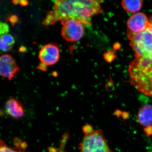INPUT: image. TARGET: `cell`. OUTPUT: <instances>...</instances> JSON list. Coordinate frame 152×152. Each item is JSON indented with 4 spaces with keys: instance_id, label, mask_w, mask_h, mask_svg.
Returning <instances> with one entry per match:
<instances>
[{
    "instance_id": "cell-1",
    "label": "cell",
    "mask_w": 152,
    "mask_h": 152,
    "mask_svg": "<svg viewBox=\"0 0 152 152\" xmlns=\"http://www.w3.org/2000/svg\"><path fill=\"white\" fill-rule=\"evenodd\" d=\"M101 1L58 0L54 1V7L48 11L43 23L50 26L57 22L67 20L79 21L88 27L91 25V18L103 12Z\"/></svg>"
},
{
    "instance_id": "cell-13",
    "label": "cell",
    "mask_w": 152,
    "mask_h": 152,
    "mask_svg": "<svg viewBox=\"0 0 152 152\" xmlns=\"http://www.w3.org/2000/svg\"><path fill=\"white\" fill-rule=\"evenodd\" d=\"M69 139V135L68 133L65 132L62 137L60 142V145L58 148L54 147H50L48 148L49 152H65V149L68 140Z\"/></svg>"
},
{
    "instance_id": "cell-15",
    "label": "cell",
    "mask_w": 152,
    "mask_h": 152,
    "mask_svg": "<svg viewBox=\"0 0 152 152\" xmlns=\"http://www.w3.org/2000/svg\"><path fill=\"white\" fill-rule=\"evenodd\" d=\"M10 31L8 25L0 21V36L7 34Z\"/></svg>"
},
{
    "instance_id": "cell-7",
    "label": "cell",
    "mask_w": 152,
    "mask_h": 152,
    "mask_svg": "<svg viewBox=\"0 0 152 152\" xmlns=\"http://www.w3.org/2000/svg\"><path fill=\"white\" fill-rule=\"evenodd\" d=\"M20 71L15 59L10 55L0 56V75L11 80Z\"/></svg>"
},
{
    "instance_id": "cell-6",
    "label": "cell",
    "mask_w": 152,
    "mask_h": 152,
    "mask_svg": "<svg viewBox=\"0 0 152 152\" xmlns=\"http://www.w3.org/2000/svg\"><path fill=\"white\" fill-rule=\"evenodd\" d=\"M60 56V47L51 43L44 45L39 52V58L43 64L51 66L58 62Z\"/></svg>"
},
{
    "instance_id": "cell-10",
    "label": "cell",
    "mask_w": 152,
    "mask_h": 152,
    "mask_svg": "<svg viewBox=\"0 0 152 152\" xmlns=\"http://www.w3.org/2000/svg\"><path fill=\"white\" fill-rule=\"evenodd\" d=\"M139 122L144 126L149 127L152 125V106L146 104L139 110L138 114Z\"/></svg>"
},
{
    "instance_id": "cell-4",
    "label": "cell",
    "mask_w": 152,
    "mask_h": 152,
    "mask_svg": "<svg viewBox=\"0 0 152 152\" xmlns=\"http://www.w3.org/2000/svg\"><path fill=\"white\" fill-rule=\"evenodd\" d=\"M127 35L135 58L152 60V25L141 32L134 34L127 30Z\"/></svg>"
},
{
    "instance_id": "cell-17",
    "label": "cell",
    "mask_w": 152,
    "mask_h": 152,
    "mask_svg": "<svg viewBox=\"0 0 152 152\" xmlns=\"http://www.w3.org/2000/svg\"><path fill=\"white\" fill-rule=\"evenodd\" d=\"M18 4L23 7H25L27 5L28 2L26 1H18Z\"/></svg>"
},
{
    "instance_id": "cell-9",
    "label": "cell",
    "mask_w": 152,
    "mask_h": 152,
    "mask_svg": "<svg viewBox=\"0 0 152 152\" xmlns=\"http://www.w3.org/2000/svg\"><path fill=\"white\" fill-rule=\"evenodd\" d=\"M5 109L9 115L16 118H21L24 115V109L23 105L15 98H10L7 101Z\"/></svg>"
},
{
    "instance_id": "cell-5",
    "label": "cell",
    "mask_w": 152,
    "mask_h": 152,
    "mask_svg": "<svg viewBox=\"0 0 152 152\" xmlns=\"http://www.w3.org/2000/svg\"><path fill=\"white\" fill-rule=\"evenodd\" d=\"M63 27L61 35L66 41L70 42L80 40L84 34V26L79 21L67 20L61 22Z\"/></svg>"
},
{
    "instance_id": "cell-16",
    "label": "cell",
    "mask_w": 152,
    "mask_h": 152,
    "mask_svg": "<svg viewBox=\"0 0 152 152\" xmlns=\"http://www.w3.org/2000/svg\"><path fill=\"white\" fill-rule=\"evenodd\" d=\"M7 21L10 22L12 26L18 23V17L15 15L10 16V17H8L7 19Z\"/></svg>"
},
{
    "instance_id": "cell-18",
    "label": "cell",
    "mask_w": 152,
    "mask_h": 152,
    "mask_svg": "<svg viewBox=\"0 0 152 152\" xmlns=\"http://www.w3.org/2000/svg\"><path fill=\"white\" fill-rule=\"evenodd\" d=\"M149 21L150 23H151V24L152 25V15L151 16V17H150L149 18Z\"/></svg>"
},
{
    "instance_id": "cell-3",
    "label": "cell",
    "mask_w": 152,
    "mask_h": 152,
    "mask_svg": "<svg viewBox=\"0 0 152 152\" xmlns=\"http://www.w3.org/2000/svg\"><path fill=\"white\" fill-rule=\"evenodd\" d=\"M84 136L79 145L80 152H113L105 138L101 130H94L91 125L83 128Z\"/></svg>"
},
{
    "instance_id": "cell-11",
    "label": "cell",
    "mask_w": 152,
    "mask_h": 152,
    "mask_svg": "<svg viewBox=\"0 0 152 152\" xmlns=\"http://www.w3.org/2000/svg\"><path fill=\"white\" fill-rule=\"evenodd\" d=\"M143 5V1L141 0L134 1H123L121 2L123 9L131 13L136 14L141 9Z\"/></svg>"
},
{
    "instance_id": "cell-12",
    "label": "cell",
    "mask_w": 152,
    "mask_h": 152,
    "mask_svg": "<svg viewBox=\"0 0 152 152\" xmlns=\"http://www.w3.org/2000/svg\"><path fill=\"white\" fill-rule=\"evenodd\" d=\"M15 43L14 38L10 34L0 36V50L2 51H10L12 48Z\"/></svg>"
},
{
    "instance_id": "cell-14",
    "label": "cell",
    "mask_w": 152,
    "mask_h": 152,
    "mask_svg": "<svg viewBox=\"0 0 152 152\" xmlns=\"http://www.w3.org/2000/svg\"><path fill=\"white\" fill-rule=\"evenodd\" d=\"M0 152H23L20 150L9 148L5 142L0 140Z\"/></svg>"
},
{
    "instance_id": "cell-8",
    "label": "cell",
    "mask_w": 152,
    "mask_h": 152,
    "mask_svg": "<svg viewBox=\"0 0 152 152\" xmlns=\"http://www.w3.org/2000/svg\"><path fill=\"white\" fill-rule=\"evenodd\" d=\"M128 30L134 34L140 33L151 26L149 19L143 12L134 14L127 22Z\"/></svg>"
},
{
    "instance_id": "cell-2",
    "label": "cell",
    "mask_w": 152,
    "mask_h": 152,
    "mask_svg": "<svg viewBox=\"0 0 152 152\" xmlns=\"http://www.w3.org/2000/svg\"><path fill=\"white\" fill-rule=\"evenodd\" d=\"M128 71L132 86L152 97V60L135 58L129 65Z\"/></svg>"
}]
</instances>
